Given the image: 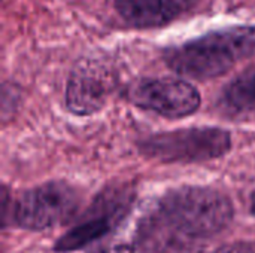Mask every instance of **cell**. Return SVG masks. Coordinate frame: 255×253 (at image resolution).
I'll return each instance as SVG.
<instances>
[{
	"label": "cell",
	"mask_w": 255,
	"mask_h": 253,
	"mask_svg": "<svg viewBox=\"0 0 255 253\" xmlns=\"http://www.w3.org/2000/svg\"><path fill=\"white\" fill-rule=\"evenodd\" d=\"M136 245L140 253H202L203 240L197 239L152 206L137 224Z\"/></svg>",
	"instance_id": "obj_7"
},
{
	"label": "cell",
	"mask_w": 255,
	"mask_h": 253,
	"mask_svg": "<svg viewBox=\"0 0 255 253\" xmlns=\"http://www.w3.org/2000/svg\"><path fill=\"white\" fill-rule=\"evenodd\" d=\"M255 55V25H238L208 33L166 51V63L178 75L208 81L223 76Z\"/></svg>",
	"instance_id": "obj_1"
},
{
	"label": "cell",
	"mask_w": 255,
	"mask_h": 253,
	"mask_svg": "<svg viewBox=\"0 0 255 253\" xmlns=\"http://www.w3.org/2000/svg\"><path fill=\"white\" fill-rule=\"evenodd\" d=\"M214 253H255V243H233L220 248Z\"/></svg>",
	"instance_id": "obj_11"
},
{
	"label": "cell",
	"mask_w": 255,
	"mask_h": 253,
	"mask_svg": "<svg viewBox=\"0 0 255 253\" xmlns=\"http://www.w3.org/2000/svg\"><path fill=\"white\" fill-rule=\"evenodd\" d=\"M199 0H115L120 16L131 27L166 25L191 10Z\"/></svg>",
	"instance_id": "obj_8"
},
{
	"label": "cell",
	"mask_w": 255,
	"mask_h": 253,
	"mask_svg": "<svg viewBox=\"0 0 255 253\" xmlns=\"http://www.w3.org/2000/svg\"><path fill=\"white\" fill-rule=\"evenodd\" d=\"M133 191L127 186L106 188L90 206L82 221L69 230L57 243V252L78 251L109 234L128 213Z\"/></svg>",
	"instance_id": "obj_5"
},
{
	"label": "cell",
	"mask_w": 255,
	"mask_h": 253,
	"mask_svg": "<svg viewBox=\"0 0 255 253\" xmlns=\"http://www.w3.org/2000/svg\"><path fill=\"white\" fill-rule=\"evenodd\" d=\"M220 103L227 113L233 115L255 110V66L227 85L221 94Z\"/></svg>",
	"instance_id": "obj_10"
},
{
	"label": "cell",
	"mask_w": 255,
	"mask_h": 253,
	"mask_svg": "<svg viewBox=\"0 0 255 253\" xmlns=\"http://www.w3.org/2000/svg\"><path fill=\"white\" fill-rule=\"evenodd\" d=\"M154 206L176 227L202 240L226 230L235 215L230 198L206 186L170 189Z\"/></svg>",
	"instance_id": "obj_2"
},
{
	"label": "cell",
	"mask_w": 255,
	"mask_h": 253,
	"mask_svg": "<svg viewBox=\"0 0 255 253\" xmlns=\"http://www.w3.org/2000/svg\"><path fill=\"white\" fill-rule=\"evenodd\" d=\"M128 98L134 106L170 119L193 115L202 101L191 84L173 78L140 79L130 86Z\"/></svg>",
	"instance_id": "obj_6"
},
{
	"label": "cell",
	"mask_w": 255,
	"mask_h": 253,
	"mask_svg": "<svg viewBox=\"0 0 255 253\" xmlns=\"http://www.w3.org/2000/svg\"><path fill=\"white\" fill-rule=\"evenodd\" d=\"M81 203L79 192L66 182L34 186L13 204V222L28 231H43L70 219Z\"/></svg>",
	"instance_id": "obj_4"
},
{
	"label": "cell",
	"mask_w": 255,
	"mask_h": 253,
	"mask_svg": "<svg viewBox=\"0 0 255 253\" xmlns=\"http://www.w3.org/2000/svg\"><path fill=\"white\" fill-rule=\"evenodd\" d=\"M250 209H251V213L255 216V191L251 195V206H250Z\"/></svg>",
	"instance_id": "obj_12"
},
{
	"label": "cell",
	"mask_w": 255,
	"mask_h": 253,
	"mask_svg": "<svg viewBox=\"0 0 255 253\" xmlns=\"http://www.w3.org/2000/svg\"><path fill=\"white\" fill-rule=\"evenodd\" d=\"M142 154L163 163H202L226 155L232 136L218 127H193L160 133L143 139Z\"/></svg>",
	"instance_id": "obj_3"
},
{
	"label": "cell",
	"mask_w": 255,
	"mask_h": 253,
	"mask_svg": "<svg viewBox=\"0 0 255 253\" xmlns=\"http://www.w3.org/2000/svg\"><path fill=\"white\" fill-rule=\"evenodd\" d=\"M108 85V78L96 69L82 64L69 78L66 88L67 109L79 116L96 113L106 101L109 92Z\"/></svg>",
	"instance_id": "obj_9"
}]
</instances>
